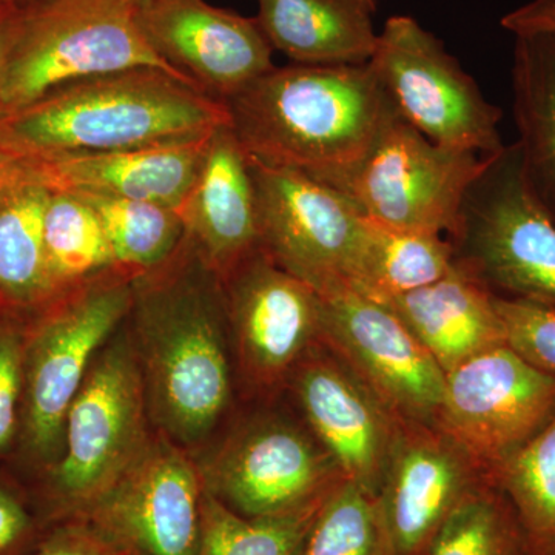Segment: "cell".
I'll list each match as a JSON object with an SVG mask.
<instances>
[{
    "instance_id": "e0dca14e",
    "label": "cell",
    "mask_w": 555,
    "mask_h": 555,
    "mask_svg": "<svg viewBox=\"0 0 555 555\" xmlns=\"http://www.w3.org/2000/svg\"><path fill=\"white\" fill-rule=\"evenodd\" d=\"M297 396L343 480L377 496L400 429L397 416L346 364L327 357L299 363Z\"/></svg>"
},
{
    "instance_id": "e575fe53",
    "label": "cell",
    "mask_w": 555,
    "mask_h": 555,
    "mask_svg": "<svg viewBox=\"0 0 555 555\" xmlns=\"http://www.w3.org/2000/svg\"><path fill=\"white\" fill-rule=\"evenodd\" d=\"M31 555H130L115 540L83 518L54 525Z\"/></svg>"
},
{
    "instance_id": "ac0fdd59",
    "label": "cell",
    "mask_w": 555,
    "mask_h": 555,
    "mask_svg": "<svg viewBox=\"0 0 555 555\" xmlns=\"http://www.w3.org/2000/svg\"><path fill=\"white\" fill-rule=\"evenodd\" d=\"M476 473L440 430L403 422L377 495L392 555H414L433 542L470 494Z\"/></svg>"
},
{
    "instance_id": "7402d4cb",
    "label": "cell",
    "mask_w": 555,
    "mask_h": 555,
    "mask_svg": "<svg viewBox=\"0 0 555 555\" xmlns=\"http://www.w3.org/2000/svg\"><path fill=\"white\" fill-rule=\"evenodd\" d=\"M273 51L299 65L367 64L378 33L364 0H255Z\"/></svg>"
},
{
    "instance_id": "ffe728a7",
    "label": "cell",
    "mask_w": 555,
    "mask_h": 555,
    "mask_svg": "<svg viewBox=\"0 0 555 555\" xmlns=\"http://www.w3.org/2000/svg\"><path fill=\"white\" fill-rule=\"evenodd\" d=\"M207 139L195 144L64 156L31 163L39 181L51 192L149 201L179 210L198 177Z\"/></svg>"
},
{
    "instance_id": "277c9868",
    "label": "cell",
    "mask_w": 555,
    "mask_h": 555,
    "mask_svg": "<svg viewBox=\"0 0 555 555\" xmlns=\"http://www.w3.org/2000/svg\"><path fill=\"white\" fill-rule=\"evenodd\" d=\"M144 379L124 323L94 358L65 418L40 514L51 526L79 518L144 454L152 436Z\"/></svg>"
},
{
    "instance_id": "3957f363",
    "label": "cell",
    "mask_w": 555,
    "mask_h": 555,
    "mask_svg": "<svg viewBox=\"0 0 555 555\" xmlns=\"http://www.w3.org/2000/svg\"><path fill=\"white\" fill-rule=\"evenodd\" d=\"M229 124L222 102L160 68L91 76L0 118V149L27 160L204 141Z\"/></svg>"
},
{
    "instance_id": "1f68e13d",
    "label": "cell",
    "mask_w": 555,
    "mask_h": 555,
    "mask_svg": "<svg viewBox=\"0 0 555 555\" xmlns=\"http://www.w3.org/2000/svg\"><path fill=\"white\" fill-rule=\"evenodd\" d=\"M494 301L506 345L535 367L555 375V309L521 299L495 297Z\"/></svg>"
},
{
    "instance_id": "6da1fadb",
    "label": "cell",
    "mask_w": 555,
    "mask_h": 555,
    "mask_svg": "<svg viewBox=\"0 0 555 555\" xmlns=\"http://www.w3.org/2000/svg\"><path fill=\"white\" fill-rule=\"evenodd\" d=\"M150 422L178 447L210 436L232 397V343L224 284L193 241L131 280L126 320Z\"/></svg>"
},
{
    "instance_id": "d4e9b609",
    "label": "cell",
    "mask_w": 555,
    "mask_h": 555,
    "mask_svg": "<svg viewBox=\"0 0 555 555\" xmlns=\"http://www.w3.org/2000/svg\"><path fill=\"white\" fill-rule=\"evenodd\" d=\"M454 264V247L440 235L389 228L364 217L350 288L386 302L436 283Z\"/></svg>"
},
{
    "instance_id": "4dcf8cb0",
    "label": "cell",
    "mask_w": 555,
    "mask_h": 555,
    "mask_svg": "<svg viewBox=\"0 0 555 555\" xmlns=\"http://www.w3.org/2000/svg\"><path fill=\"white\" fill-rule=\"evenodd\" d=\"M427 555H518L520 529L503 495L473 491L452 511Z\"/></svg>"
},
{
    "instance_id": "5b68a950",
    "label": "cell",
    "mask_w": 555,
    "mask_h": 555,
    "mask_svg": "<svg viewBox=\"0 0 555 555\" xmlns=\"http://www.w3.org/2000/svg\"><path fill=\"white\" fill-rule=\"evenodd\" d=\"M139 67L164 69L193 86L152 49L130 0H24L0 118L65 83Z\"/></svg>"
},
{
    "instance_id": "d6986e66",
    "label": "cell",
    "mask_w": 555,
    "mask_h": 555,
    "mask_svg": "<svg viewBox=\"0 0 555 555\" xmlns=\"http://www.w3.org/2000/svg\"><path fill=\"white\" fill-rule=\"evenodd\" d=\"M179 214L189 238L221 280L259 250L250 163L229 124L208 137L198 177Z\"/></svg>"
},
{
    "instance_id": "836d02e7",
    "label": "cell",
    "mask_w": 555,
    "mask_h": 555,
    "mask_svg": "<svg viewBox=\"0 0 555 555\" xmlns=\"http://www.w3.org/2000/svg\"><path fill=\"white\" fill-rule=\"evenodd\" d=\"M51 528L24 496L0 483V555H31Z\"/></svg>"
},
{
    "instance_id": "f35d334b",
    "label": "cell",
    "mask_w": 555,
    "mask_h": 555,
    "mask_svg": "<svg viewBox=\"0 0 555 555\" xmlns=\"http://www.w3.org/2000/svg\"><path fill=\"white\" fill-rule=\"evenodd\" d=\"M364 2H366L367 5H371L372 9H375V7H377V3H375V0H364Z\"/></svg>"
},
{
    "instance_id": "2e32d148",
    "label": "cell",
    "mask_w": 555,
    "mask_h": 555,
    "mask_svg": "<svg viewBox=\"0 0 555 555\" xmlns=\"http://www.w3.org/2000/svg\"><path fill=\"white\" fill-rule=\"evenodd\" d=\"M139 25L160 60L224 104L273 64V49L255 17L207 0H145Z\"/></svg>"
},
{
    "instance_id": "30bf717a",
    "label": "cell",
    "mask_w": 555,
    "mask_h": 555,
    "mask_svg": "<svg viewBox=\"0 0 555 555\" xmlns=\"http://www.w3.org/2000/svg\"><path fill=\"white\" fill-rule=\"evenodd\" d=\"M485 159L434 144L393 107L345 193L379 224L451 235Z\"/></svg>"
},
{
    "instance_id": "ba28073f",
    "label": "cell",
    "mask_w": 555,
    "mask_h": 555,
    "mask_svg": "<svg viewBox=\"0 0 555 555\" xmlns=\"http://www.w3.org/2000/svg\"><path fill=\"white\" fill-rule=\"evenodd\" d=\"M369 65L397 112L441 147L494 155L505 147L502 109L434 33L406 14L389 17Z\"/></svg>"
},
{
    "instance_id": "52a82bcc",
    "label": "cell",
    "mask_w": 555,
    "mask_h": 555,
    "mask_svg": "<svg viewBox=\"0 0 555 555\" xmlns=\"http://www.w3.org/2000/svg\"><path fill=\"white\" fill-rule=\"evenodd\" d=\"M451 236L456 264L492 295L555 309V218L529 188L516 142L486 156Z\"/></svg>"
},
{
    "instance_id": "74e56055",
    "label": "cell",
    "mask_w": 555,
    "mask_h": 555,
    "mask_svg": "<svg viewBox=\"0 0 555 555\" xmlns=\"http://www.w3.org/2000/svg\"><path fill=\"white\" fill-rule=\"evenodd\" d=\"M33 173H35V166L31 160L17 158L0 149V189L31 177Z\"/></svg>"
},
{
    "instance_id": "7c38bea8",
    "label": "cell",
    "mask_w": 555,
    "mask_h": 555,
    "mask_svg": "<svg viewBox=\"0 0 555 555\" xmlns=\"http://www.w3.org/2000/svg\"><path fill=\"white\" fill-rule=\"evenodd\" d=\"M328 345L400 422L436 429L444 374L387 306L352 288L321 297Z\"/></svg>"
},
{
    "instance_id": "cb8c5ba5",
    "label": "cell",
    "mask_w": 555,
    "mask_h": 555,
    "mask_svg": "<svg viewBox=\"0 0 555 555\" xmlns=\"http://www.w3.org/2000/svg\"><path fill=\"white\" fill-rule=\"evenodd\" d=\"M514 38L516 144L529 188L555 218V33Z\"/></svg>"
},
{
    "instance_id": "83f0119b",
    "label": "cell",
    "mask_w": 555,
    "mask_h": 555,
    "mask_svg": "<svg viewBox=\"0 0 555 555\" xmlns=\"http://www.w3.org/2000/svg\"><path fill=\"white\" fill-rule=\"evenodd\" d=\"M43 246L60 292L116 268L100 217L75 193L51 192L43 218Z\"/></svg>"
},
{
    "instance_id": "f546056e",
    "label": "cell",
    "mask_w": 555,
    "mask_h": 555,
    "mask_svg": "<svg viewBox=\"0 0 555 555\" xmlns=\"http://www.w3.org/2000/svg\"><path fill=\"white\" fill-rule=\"evenodd\" d=\"M297 555H392L377 496L339 481L328 491Z\"/></svg>"
},
{
    "instance_id": "9a60e30c",
    "label": "cell",
    "mask_w": 555,
    "mask_h": 555,
    "mask_svg": "<svg viewBox=\"0 0 555 555\" xmlns=\"http://www.w3.org/2000/svg\"><path fill=\"white\" fill-rule=\"evenodd\" d=\"M222 284L232 343L244 372L258 385H275L321 341L320 295L261 250L244 259Z\"/></svg>"
},
{
    "instance_id": "d6a6232c",
    "label": "cell",
    "mask_w": 555,
    "mask_h": 555,
    "mask_svg": "<svg viewBox=\"0 0 555 555\" xmlns=\"http://www.w3.org/2000/svg\"><path fill=\"white\" fill-rule=\"evenodd\" d=\"M17 313L0 312V452L16 436L24 397V350L27 321Z\"/></svg>"
},
{
    "instance_id": "603a6c76",
    "label": "cell",
    "mask_w": 555,
    "mask_h": 555,
    "mask_svg": "<svg viewBox=\"0 0 555 555\" xmlns=\"http://www.w3.org/2000/svg\"><path fill=\"white\" fill-rule=\"evenodd\" d=\"M50 195L36 171L0 189V309L5 312L31 317L62 294L43 246Z\"/></svg>"
},
{
    "instance_id": "d590c367",
    "label": "cell",
    "mask_w": 555,
    "mask_h": 555,
    "mask_svg": "<svg viewBox=\"0 0 555 555\" xmlns=\"http://www.w3.org/2000/svg\"><path fill=\"white\" fill-rule=\"evenodd\" d=\"M500 25L514 36L555 33V0H529L505 14Z\"/></svg>"
},
{
    "instance_id": "9c48e42d",
    "label": "cell",
    "mask_w": 555,
    "mask_h": 555,
    "mask_svg": "<svg viewBox=\"0 0 555 555\" xmlns=\"http://www.w3.org/2000/svg\"><path fill=\"white\" fill-rule=\"evenodd\" d=\"M259 250L320 297L350 288L364 215L339 190L248 158Z\"/></svg>"
},
{
    "instance_id": "60d3db41",
    "label": "cell",
    "mask_w": 555,
    "mask_h": 555,
    "mask_svg": "<svg viewBox=\"0 0 555 555\" xmlns=\"http://www.w3.org/2000/svg\"><path fill=\"white\" fill-rule=\"evenodd\" d=\"M0 2H5V0H0Z\"/></svg>"
},
{
    "instance_id": "ab89813d",
    "label": "cell",
    "mask_w": 555,
    "mask_h": 555,
    "mask_svg": "<svg viewBox=\"0 0 555 555\" xmlns=\"http://www.w3.org/2000/svg\"><path fill=\"white\" fill-rule=\"evenodd\" d=\"M131 3H134V5H141V3H144L145 0H130Z\"/></svg>"
},
{
    "instance_id": "5bb4252c",
    "label": "cell",
    "mask_w": 555,
    "mask_h": 555,
    "mask_svg": "<svg viewBox=\"0 0 555 555\" xmlns=\"http://www.w3.org/2000/svg\"><path fill=\"white\" fill-rule=\"evenodd\" d=\"M199 470L208 494L244 517L298 509L343 480L320 443L281 420L244 427Z\"/></svg>"
},
{
    "instance_id": "8992f818",
    "label": "cell",
    "mask_w": 555,
    "mask_h": 555,
    "mask_svg": "<svg viewBox=\"0 0 555 555\" xmlns=\"http://www.w3.org/2000/svg\"><path fill=\"white\" fill-rule=\"evenodd\" d=\"M131 280L118 268L69 287L28 317L24 350V437L50 467L64 441L65 418L94 358L129 317Z\"/></svg>"
},
{
    "instance_id": "8d00e7d4",
    "label": "cell",
    "mask_w": 555,
    "mask_h": 555,
    "mask_svg": "<svg viewBox=\"0 0 555 555\" xmlns=\"http://www.w3.org/2000/svg\"><path fill=\"white\" fill-rule=\"evenodd\" d=\"M22 5H24V0L0 2V91H2L11 46H13L17 25H20Z\"/></svg>"
},
{
    "instance_id": "f1b7e54d",
    "label": "cell",
    "mask_w": 555,
    "mask_h": 555,
    "mask_svg": "<svg viewBox=\"0 0 555 555\" xmlns=\"http://www.w3.org/2000/svg\"><path fill=\"white\" fill-rule=\"evenodd\" d=\"M326 495L278 516L244 517L206 491L199 555H297Z\"/></svg>"
},
{
    "instance_id": "b9f144b4",
    "label": "cell",
    "mask_w": 555,
    "mask_h": 555,
    "mask_svg": "<svg viewBox=\"0 0 555 555\" xmlns=\"http://www.w3.org/2000/svg\"><path fill=\"white\" fill-rule=\"evenodd\" d=\"M0 312H2V309H0Z\"/></svg>"
},
{
    "instance_id": "7a4b0ae2",
    "label": "cell",
    "mask_w": 555,
    "mask_h": 555,
    "mask_svg": "<svg viewBox=\"0 0 555 555\" xmlns=\"http://www.w3.org/2000/svg\"><path fill=\"white\" fill-rule=\"evenodd\" d=\"M224 105L248 158L343 193L393 109L369 62L275 65Z\"/></svg>"
},
{
    "instance_id": "44dd1931",
    "label": "cell",
    "mask_w": 555,
    "mask_h": 555,
    "mask_svg": "<svg viewBox=\"0 0 555 555\" xmlns=\"http://www.w3.org/2000/svg\"><path fill=\"white\" fill-rule=\"evenodd\" d=\"M494 295L465 269L429 286L387 299V306L426 347L444 374L469 358L506 345Z\"/></svg>"
},
{
    "instance_id": "4fadbf2b",
    "label": "cell",
    "mask_w": 555,
    "mask_h": 555,
    "mask_svg": "<svg viewBox=\"0 0 555 555\" xmlns=\"http://www.w3.org/2000/svg\"><path fill=\"white\" fill-rule=\"evenodd\" d=\"M206 486L184 448L158 433L83 520L130 555H199Z\"/></svg>"
},
{
    "instance_id": "4316f807",
    "label": "cell",
    "mask_w": 555,
    "mask_h": 555,
    "mask_svg": "<svg viewBox=\"0 0 555 555\" xmlns=\"http://www.w3.org/2000/svg\"><path fill=\"white\" fill-rule=\"evenodd\" d=\"M79 196L100 217L116 268L131 278L166 264L188 236L178 208L149 201Z\"/></svg>"
},
{
    "instance_id": "8fae6325",
    "label": "cell",
    "mask_w": 555,
    "mask_h": 555,
    "mask_svg": "<svg viewBox=\"0 0 555 555\" xmlns=\"http://www.w3.org/2000/svg\"><path fill=\"white\" fill-rule=\"evenodd\" d=\"M554 414L555 375L502 345L448 372L436 429L492 476Z\"/></svg>"
},
{
    "instance_id": "484cf974",
    "label": "cell",
    "mask_w": 555,
    "mask_h": 555,
    "mask_svg": "<svg viewBox=\"0 0 555 555\" xmlns=\"http://www.w3.org/2000/svg\"><path fill=\"white\" fill-rule=\"evenodd\" d=\"M491 478L516 517L525 553L555 555V414Z\"/></svg>"
}]
</instances>
